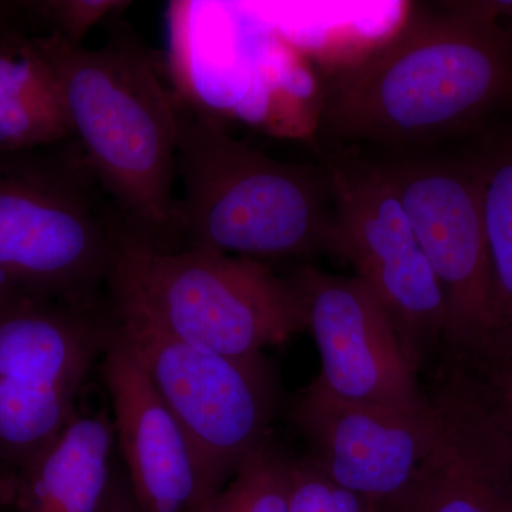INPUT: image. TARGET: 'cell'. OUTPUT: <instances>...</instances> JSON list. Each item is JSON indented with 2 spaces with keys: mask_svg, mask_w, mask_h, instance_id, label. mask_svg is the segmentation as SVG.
Listing matches in <instances>:
<instances>
[{
  "mask_svg": "<svg viewBox=\"0 0 512 512\" xmlns=\"http://www.w3.org/2000/svg\"><path fill=\"white\" fill-rule=\"evenodd\" d=\"M99 512H141L128 487L127 478L117 471H114L113 481Z\"/></svg>",
  "mask_w": 512,
  "mask_h": 512,
  "instance_id": "cell-21",
  "label": "cell"
},
{
  "mask_svg": "<svg viewBox=\"0 0 512 512\" xmlns=\"http://www.w3.org/2000/svg\"><path fill=\"white\" fill-rule=\"evenodd\" d=\"M110 296L173 338L229 357L264 355L306 330L291 275L208 249L160 251L121 234Z\"/></svg>",
  "mask_w": 512,
  "mask_h": 512,
  "instance_id": "cell-5",
  "label": "cell"
},
{
  "mask_svg": "<svg viewBox=\"0 0 512 512\" xmlns=\"http://www.w3.org/2000/svg\"><path fill=\"white\" fill-rule=\"evenodd\" d=\"M289 275L322 360L316 379L330 393L397 412H429L433 402L421 389L419 369L362 279L328 274L309 262Z\"/></svg>",
  "mask_w": 512,
  "mask_h": 512,
  "instance_id": "cell-11",
  "label": "cell"
},
{
  "mask_svg": "<svg viewBox=\"0 0 512 512\" xmlns=\"http://www.w3.org/2000/svg\"><path fill=\"white\" fill-rule=\"evenodd\" d=\"M13 10H15V6L0 5V28H2L3 25H6V23H9L10 20H12Z\"/></svg>",
  "mask_w": 512,
  "mask_h": 512,
  "instance_id": "cell-22",
  "label": "cell"
},
{
  "mask_svg": "<svg viewBox=\"0 0 512 512\" xmlns=\"http://www.w3.org/2000/svg\"><path fill=\"white\" fill-rule=\"evenodd\" d=\"M460 369L466 373L485 403L512 427V350L501 359L478 369Z\"/></svg>",
  "mask_w": 512,
  "mask_h": 512,
  "instance_id": "cell-20",
  "label": "cell"
},
{
  "mask_svg": "<svg viewBox=\"0 0 512 512\" xmlns=\"http://www.w3.org/2000/svg\"><path fill=\"white\" fill-rule=\"evenodd\" d=\"M113 301V299H111ZM117 328L220 493L239 464L271 437L279 393L264 355L229 357L195 348L113 301Z\"/></svg>",
  "mask_w": 512,
  "mask_h": 512,
  "instance_id": "cell-8",
  "label": "cell"
},
{
  "mask_svg": "<svg viewBox=\"0 0 512 512\" xmlns=\"http://www.w3.org/2000/svg\"><path fill=\"white\" fill-rule=\"evenodd\" d=\"M22 8L47 23L50 32L72 45H83L87 33L101 20L123 10L130 2L116 0H42L20 3Z\"/></svg>",
  "mask_w": 512,
  "mask_h": 512,
  "instance_id": "cell-19",
  "label": "cell"
},
{
  "mask_svg": "<svg viewBox=\"0 0 512 512\" xmlns=\"http://www.w3.org/2000/svg\"><path fill=\"white\" fill-rule=\"evenodd\" d=\"M289 512H379L375 505L326 477L308 457H293Z\"/></svg>",
  "mask_w": 512,
  "mask_h": 512,
  "instance_id": "cell-18",
  "label": "cell"
},
{
  "mask_svg": "<svg viewBox=\"0 0 512 512\" xmlns=\"http://www.w3.org/2000/svg\"><path fill=\"white\" fill-rule=\"evenodd\" d=\"M113 323L111 299L84 309L0 293V483L35 460L80 412Z\"/></svg>",
  "mask_w": 512,
  "mask_h": 512,
  "instance_id": "cell-7",
  "label": "cell"
},
{
  "mask_svg": "<svg viewBox=\"0 0 512 512\" xmlns=\"http://www.w3.org/2000/svg\"><path fill=\"white\" fill-rule=\"evenodd\" d=\"M52 67L74 140L131 237L177 251V101L153 53L119 22L87 49L33 35Z\"/></svg>",
  "mask_w": 512,
  "mask_h": 512,
  "instance_id": "cell-2",
  "label": "cell"
},
{
  "mask_svg": "<svg viewBox=\"0 0 512 512\" xmlns=\"http://www.w3.org/2000/svg\"><path fill=\"white\" fill-rule=\"evenodd\" d=\"M0 512H3V510H2V505H0Z\"/></svg>",
  "mask_w": 512,
  "mask_h": 512,
  "instance_id": "cell-24",
  "label": "cell"
},
{
  "mask_svg": "<svg viewBox=\"0 0 512 512\" xmlns=\"http://www.w3.org/2000/svg\"><path fill=\"white\" fill-rule=\"evenodd\" d=\"M116 451L111 414L80 410L45 451L0 483L3 512H99Z\"/></svg>",
  "mask_w": 512,
  "mask_h": 512,
  "instance_id": "cell-14",
  "label": "cell"
},
{
  "mask_svg": "<svg viewBox=\"0 0 512 512\" xmlns=\"http://www.w3.org/2000/svg\"><path fill=\"white\" fill-rule=\"evenodd\" d=\"M505 2L414 9L389 39L336 70L318 133L333 150L451 146L512 109Z\"/></svg>",
  "mask_w": 512,
  "mask_h": 512,
  "instance_id": "cell-1",
  "label": "cell"
},
{
  "mask_svg": "<svg viewBox=\"0 0 512 512\" xmlns=\"http://www.w3.org/2000/svg\"><path fill=\"white\" fill-rule=\"evenodd\" d=\"M433 402V399H431ZM306 457L340 487L366 498L379 512H409L424 460L436 444L440 416L349 402L318 379L291 407Z\"/></svg>",
  "mask_w": 512,
  "mask_h": 512,
  "instance_id": "cell-10",
  "label": "cell"
},
{
  "mask_svg": "<svg viewBox=\"0 0 512 512\" xmlns=\"http://www.w3.org/2000/svg\"><path fill=\"white\" fill-rule=\"evenodd\" d=\"M73 138L52 67L35 36L0 28V151L37 150Z\"/></svg>",
  "mask_w": 512,
  "mask_h": 512,
  "instance_id": "cell-15",
  "label": "cell"
},
{
  "mask_svg": "<svg viewBox=\"0 0 512 512\" xmlns=\"http://www.w3.org/2000/svg\"><path fill=\"white\" fill-rule=\"evenodd\" d=\"M320 163L332 188L330 254L352 264L372 289L421 372L431 357L443 355L446 302L403 205L362 151L332 150Z\"/></svg>",
  "mask_w": 512,
  "mask_h": 512,
  "instance_id": "cell-9",
  "label": "cell"
},
{
  "mask_svg": "<svg viewBox=\"0 0 512 512\" xmlns=\"http://www.w3.org/2000/svg\"><path fill=\"white\" fill-rule=\"evenodd\" d=\"M503 116L488 121L460 146L470 160L480 192L507 355L512 350V120Z\"/></svg>",
  "mask_w": 512,
  "mask_h": 512,
  "instance_id": "cell-16",
  "label": "cell"
},
{
  "mask_svg": "<svg viewBox=\"0 0 512 512\" xmlns=\"http://www.w3.org/2000/svg\"><path fill=\"white\" fill-rule=\"evenodd\" d=\"M126 228L74 138L0 151V293L84 309L109 305Z\"/></svg>",
  "mask_w": 512,
  "mask_h": 512,
  "instance_id": "cell-4",
  "label": "cell"
},
{
  "mask_svg": "<svg viewBox=\"0 0 512 512\" xmlns=\"http://www.w3.org/2000/svg\"><path fill=\"white\" fill-rule=\"evenodd\" d=\"M292 461L269 437L239 464L205 512H289Z\"/></svg>",
  "mask_w": 512,
  "mask_h": 512,
  "instance_id": "cell-17",
  "label": "cell"
},
{
  "mask_svg": "<svg viewBox=\"0 0 512 512\" xmlns=\"http://www.w3.org/2000/svg\"><path fill=\"white\" fill-rule=\"evenodd\" d=\"M117 450L141 512H205L215 493L190 441L117 328L100 360Z\"/></svg>",
  "mask_w": 512,
  "mask_h": 512,
  "instance_id": "cell-12",
  "label": "cell"
},
{
  "mask_svg": "<svg viewBox=\"0 0 512 512\" xmlns=\"http://www.w3.org/2000/svg\"><path fill=\"white\" fill-rule=\"evenodd\" d=\"M430 397L439 436L409 512H512V427L460 367L443 365Z\"/></svg>",
  "mask_w": 512,
  "mask_h": 512,
  "instance_id": "cell-13",
  "label": "cell"
},
{
  "mask_svg": "<svg viewBox=\"0 0 512 512\" xmlns=\"http://www.w3.org/2000/svg\"><path fill=\"white\" fill-rule=\"evenodd\" d=\"M177 119V249L268 264L332 252V188L322 163L266 156L180 99Z\"/></svg>",
  "mask_w": 512,
  "mask_h": 512,
  "instance_id": "cell-3",
  "label": "cell"
},
{
  "mask_svg": "<svg viewBox=\"0 0 512 512\" xmlns=\"http://www.w3.org/2000/svg\"><path fill=\"white\" fill-rule=\"evenodd\" d=\"M501 20H503L505 28L510 30L512 35V2H505V9Z\"/></svg>",
  "mask_w": 512,
  "mask_h": 512,
  "instance_id": "cell-23",
  "label": "cell"
},
{
  "mask_svg": "<svg viewBox=\"0 0 512 512\" xmlns=\"http://www.w3.org/2000/svg\"><path fill=\"white\" fill-rule=\"evenodd\" d=\"M362 153L386 175L439 281L444 360L474 370L503 357L480 192L463 147Z\"/></svg>",
  "mask_w": 512,
  "mask_h": 512,
  "instance_id": "cell-6",
  "label": "cell"
}]
</instances>
